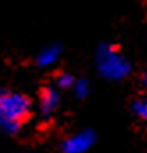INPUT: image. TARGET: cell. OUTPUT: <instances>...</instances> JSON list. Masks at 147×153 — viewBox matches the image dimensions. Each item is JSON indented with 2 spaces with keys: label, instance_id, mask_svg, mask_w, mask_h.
Wrapping results in <instances>:
<instances>
[{
  "label": "cell",
  "instance_id": "9",
  "mask_svg": "<svg viewBox=\"0 0 147 153\" xmlns=\"http://www.w3.org/2000/svg\"><path fill=\"white\" fill-rule=\"evenodd\" d=\"M142 80H144V84L147 85V70L144 71V75H142Z\"/></svg>",
  "mask_w": 147,
  "mask_h": 153
},
{
  "label": "cell",
  "instance_id": "3",
  "mask_svg": "<svg viewBox=\"0 0 147 153\" xmlns=\"http://www.w3.org/2000/svg\"><path fill=\"white\" fill-rule=\"evenodd\" d=\"M94 141H96V137H94L92 130L76 132L74 135L62 141V152L64 153H85L94 144Z\"/></svg>",
  "mask_w": 147,
  "mask_h": 153
},
{
  "label": "cell",
  "instance_id": "5",
  "mask_svg": "<svg viewBox=\"0 0 147 153\" xmlns=\"http://www.w3.org/2000/svg\"><path fill=\"white\" fill-rule=\"evenodd\" d=\"M62 55V46L59 43H51V45H46L44 48H41L36 55V64L39 68H50L53 66Z\"/></svg>",
  "mask_w": 147,
  "mask_h": 153
},
{
  "label": "cell",
  "instance_id": "6",
  "mask_svg": "<svg viewBox=\"0 0 147 153\" xmlns=\"http://www.w3.org/2000/svg\"><path fill=\"white\" fill-rule=\"evenodd\" d=\"M71 91H73V94L76 98L83 100L89 94V91H90V84H89L87 78H74L73 85H71Z\"/></svg>",
  "mask_w": 147,
  "mask_h": 153
},
{
  "label": "cell",
  "instance_id": "2",
  "mask_svg": "<svg viewBox=\"0 0 147 153\" xmlns=\"http://www.w3.org/2000/svg\"><path fill=\"white\" fill-rule=\"evenodd\" d=\"M32 111V102L29 96L9 91V89H0V119L18 123L21 125Z\"/></svg>",
  "mask_w": 147,
  "mask_h": 153
},
{
  "label": "cell",
  "instance_id": "1",
  "mask_svg": "<svg viewBox=\"0 0 147 153\" xmlns=\"http://www.w3.org/2000/svg\"><path fill=\"white\" fill-rule=\"evenodd\" d=\"M98 73L107 80H122L131 73V62L124 57L119 46L112 43H101L96 50Z\"/></svg>",
  "mask_w": 147,
  "mask_h": 153
},
{
  "label": "cell",
  "instance_id": "8",
  "mask_svg": "<svg viewBox=\"0 0 147 153\" xmlns=\"http://www.w3.org/2000/svg\"><path fill=\"white\" fill-rule=\"evenodd\" d=\"M133 112L138 116L140 119H144L147 121V98H142V100H137L135 103H133Z\"/></svg>",
  "mask_w": 147,
  "mask_h": 153
},
{
  "label": "cell",
  "instance_id": "7",
  "mask_svg": "<svg viewBox=\"0 0 147 153\" xmlns=\"http://www.w3.org/2000/svg\"><path fill=\"white\" fill-rule=\"evenodd\" d=\"M73 82H74V76L69 75V73H59V75L55 76L57 89H71Z\"/></svg>",
  "mask_w": 147,
  "mask_h": 153
},
{
  "label": "cell",
  "instance_id": "4",
  "mask_svg": "<svg viewBox=\"0 0 147 153\" xmlns=\"http://www.w3.org/2000/svg\"><path fill=\"white\" fill-rule=\"evenodd\" d=\"M59 103H60V93H59L57 87L46 85V87L41 89V93H39V111L44 117L53 114L57 111Z\"/></svg>",
  "mask_w": 147,
  "mask_h": 153
}]
</instances>
